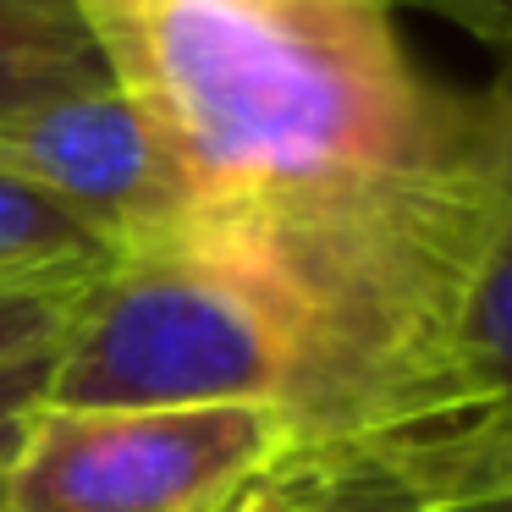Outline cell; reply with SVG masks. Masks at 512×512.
Segmentation results:
<instances>
[{
	"label": "cell",
	"instance_id": "6da1fadb",
	"mask_svg": "<svg viewBox=\"0 0 512 512\" xmlns=\"http://www.w3.org/2000/svg\"><path fill=\"white\" fill-rule=\"evenodd\" d=\"M298 386V320L265 281L188 248H138L83 287L45 408L270 402L292 419Z\"/></svg>",
	"mask_w": 512,
	"mask_h": 512
},
{
	"label": "cell",
	"instance_id": "7a4b0ae2",
	"mask_svg": "<svg viewBox=\"0 0 512 512\" xmlns=\"http://www.w3.org/2000/svg\"><path fill=\"white\" fill-rule=\"evenodd\" d=\"M270 402L45 408L0 463V512H221L292 457Z\"/></svg>",
	"mask_w": 512,
	"mask_h": 512
},
{
	"label": "cell",
	"instance_id": "3957f363",
	"mask_svg": "<svg viewBox=\"0 0 512 512\" xmlns=\"http://www.w3.org/2000/svg\"><path fill=\"white\" fill-rule=\"evenodd\" d=\"M0 171L67 204L116 254L166 248L193 226V188L116 83L0 116Z\"/></svg>",
	"mask_w": 512,
	"mask_h": 512
},
{
	"label": "cell",
	"instance_id": "277c9868",
	"mask_svg": "<svg viewBox=\"0 0 512 512\" xmlns=\"http://www.w3.org/2000/svg\"><path fill=\"white\" fill-rule=\"evenodd\" d=\"M501 100V144H507V182H501V215L479 270L457 303L452 336L441 347V369L430 386V408L413 435H441L485 419H512V67L490 83ZM408 441V435H397Z\"/></svg>",
	"mask_w": 512,
	"mask_h": 512
},
{
	"label": "cell",
	"instance_id": "5b68a950",
	"mask_svg": "<svg viewBox=\"0 0 512 512\" xmlns=\"http://www.w3.org/2000/svg\"><path fill=\"white\" fill-rule=\"evenodd\" d=\"M320 457L364 468L413 507H457V501L512 490V419H485V424H463V430L375 441Z\"/></svg>",
	"mask_w": 512,
	"mask_h": 512
},
{
	"label": "cell",
	"instance_id": "8992f818",
	"mask_svg": "<svg viewBox=\"0 0 512 512\" xmlns=\"http://www.w3.org/2000/svg\"><path fill=\"white\" fill-rule=\"evenodd\" d=\"M94 83L111 78L78 17V0H0V116Z\"/></svg>",
	"mask_w": 512,
	"mask_h": 512
},
{
	"label": "cell",
	"instance_id": "52a82bcc",
	"mask_svg": "<svg viewBox=\"0 0 512 512\" xmlns=\"http://www.w3.org/2000/svg\"><path fill=\"white\" fill-rule=\"evenodd\" d=\"M111 259L116 243H105L89 221L0 171V292L89 287Z\"/></svg>",
	"mask_w": 512,
	"mask_h": 512
},
{
	"label": "cell",
	"instance_id": "ba28073f",
	"mask_svg": "<svg viewBox=\"0 0 512 512\" xmlns=\"http://www.w3.org/2000/svg\"><path fill=\"white\" fill-rule=\"evenodd\" d=\"M259 512H419L391 485L331 457H287L254 485Z\"/></svg>",
	"mask_w": 512,
	"mask_h": 512
},
{
	"label": "cell",
	"instance_id": "9c48e42d",
	"mask_svg": "<svg viewBox=\"0 0 512 512\" xmlns=\"http://www.w3.org/2000/svg\"><path fill=\"white\" fill-rule=\"evenodd\" d=\"M83 287L67 292H0V369L17 364V358L39 353V347H56L72 325Z\"/></svg>",
	"mask_w": 512,
	"mask_h": 512
},
{
	"label": "cell",
	"instance_id": "30bf717a",
	"mask_svg": "<svg viewBox=\"0 0 512 512\" xmlns=\"http://www.w3.org/2000/svg\"><path fill=\"white\" fill-rule=\"evenodd\" d=\"M56 347H61V342H56ZM56 347H39V353H28V358H17V364L0 369V463L12 457V446H17V435H23L28 413L45 402Z\"/></svg>",
	"mask_w": 512,
	"mask_h": 512
},
{
	"label": "cell",
	"instance_id": "8fae6325",
	"mask_svg": "<svg viewBox=\"0 0 512 512\" xmlns=\"http://www.w3.org/2000/svg\"><path fill=\"white\" fill-rule=\"evenodd\" d=\"M391 6H413V12L441 17V23L463 28L468 39L490 45L496 56L512 50V0H391Z\"/></svg>",
	"mask_w": 512,
	"mask_h": 512
},
{
	"label": "cell",
	"instance_id": "7c38bea8",
	"mask_svg": "<svg viewBox=\"0 0 512 512\" xmlns=\"http://www.w3.org/2000/svg\"><path fill=\"white\" fill-rule=\"evenodd\" d=\"M419 512H512V490H501V496H474V501H457V507H419Z\"/></svg>",
	"mask_w": 512,
	"mask_h": 512
},
{
	"label": "cell",
	"instance_id": "4fadbf2b",
	"mask_svg": "<svg viewBox=\"0 0 512 512\" xmlns=\"http://www.w3.org/2000/svg\"><path fill=\"white\" fill-rule=\"evenodd\" d=\"M221 512H254V490H248V496H237L232 507H221Z\"/></svg>",
	"mask_w": 512,
	"mask_h": 512
},
{
	"label": "cell",
	"instance_id": "5bb4252c",
	"mask_svg": "<svg viewBox=\"0 0 512 512\" xmlns=\"http://www.w3.org/2000/svg\"><path fill=\"white\" fill-rule=\"evenodd\" d=\"M501 67H512V50H507V56H501Z\"/></svg>",
	"mask_w": 512,
	"mask_h": 512
},
{
	"label": "cell",
	"instance_id": "9a60e30c",
	"mask_svg": "<svg viewBox=\"0 0 512 512\" xmlns=\"http://www.w3.org/2000/svg\"><path fill=\"white\" fill-rule=\"evenodd\" d=\"M254 512H259V507H254Z\"/></svg>",
	"mask_w": 512,
	"mask_h": 512
}]
</instances>
